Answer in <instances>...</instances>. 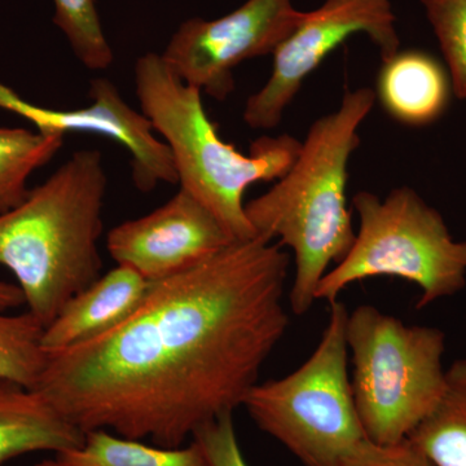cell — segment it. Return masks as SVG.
Masks as SVG:
<instances>
[{
    "instance_id": "cell-1",
    "label": "cell",
    "mask_w": 466,
    "mask_h": 466,
    "mask_svg": "<svg viewBox=\"0 0 466 466\" xmlns=\"http://www.w3.org/2000/svg\"><path fill=\"white\" fill-rule=\"evenodd\" d=\"M289 262L280 245L254 238L152 281L122 323L47 351L34 390L84 433L182 447L258 383L289 327Z\"/></svg>"
},
{
    "instance_id": "cell-2",
    "label": "cell",
    "mask_w": 466,
    "mask_h": 466,
    "mask_svg": "<svg viewBox=\"0 0 466 466\" xmlns=\"http://www.w3.org/2000/svg\"><path fill=\"white\" fill-rule=\"evenodd\" d=\"M376 99L372 88L345 92L339 109L311 125L289 171L245 205L257 238H279L280 247L293 250L296 272L289 300L299 317L317 302L321 279L354 242L346 198L349 162L360 146L359 127Z\"/></svg>"
},
{
    "instance_id": "cell-3",
    "label": "cell",
    "mask_w": 466,
    "mask_h": 466,
    "mask_svg": "<svg viewBox=\"0 0 466 466\" xmlns=\"http://www.w3.org/2000/svg\"><path fill=\"white\" fill-rule=\"evenodd\" d=\"M106 186L103 155L79 150L0 214V266L17 279L30 314L45 328L101 276Z\"/></svg>"
},
{
    "instance_id": "cell-4",
    "label": "cell",
    "mask_w": 466,
    "mask_h": 466,
    "mask_svg": "<svg viewBox=\"0 0 466 466\" xmlns=\"http://www.w3.org/2000/svg\"><path fill=\"white\" fill-rule=\"evenodd\" d=\"M134 76L140 109L170 149L180 188L208 208L233 240L257 238L245 213V191L283 177L302 143L288 134L262 137L244 155L220 139L202 92L183 82L161 55L137 58Z\"/></svg>"
},
{
    "instance_id": "cell-5",
    "label": "cell",
    "mask_w": 466,
    "mask_h": 466,
    "mask_svg": "<svg viewBox=\"0 0 466 466\" xmlns=\"http://www.w3.org/2000/svg\"><path fill=\"white\" fill-rule=\"evenodd\" d=\"M354 242L341 262L325 274L317 300H339L350 285L389 276L416 285L417 309L455 296L466 287V240L451 235L437 208L408 186L385 198L358 192Z\"/></svg>"
},
{
    "instance_id": "cell-6",
    "label": "cell",
    "mask_w": 466,
    "mask_h": 466,
    "mask_svg": "<svg viewBox=\"0 0 466 466\" xmlns=\"http://www.w3.org/2000/svg\"><path fill=\"white\" fill-rule=\"evenodd\" d=\"M346 339L352 395L368 440L406 441L446 390V334L361 305L349 311Z\"/></svg>"
},
{
    "instance_id": "cell-7",
    "label": "cell",
    "mask_w": 466,
    "mask_h": 466,
    "mask_svg": "<svg viewBox=\"0 0 466 466\" xmlns=\"http://www.w3.org/2000/svg\"><path fill=\"white\" fill-rule=\"evenodd\" d=\"M348 317L345 303H329L328 323L308 360L283 379L257 383L242 403L260 431L303 466H341L368 441L352 395Z\"/></svg>"
},
{
    "instance_id": "cell-8",
    "label": "cell",
    "mask_w": 466,
    "mask_h": 466,
    "mask_svg": "<svg viewBox=\"0 0 466 466\" xmlns=\"http://www.w3.org/2000/svg\"><path fill=\"white\" fill-rule=\"evenodd\" d=\"M363 33L379 48L382 63L400 51L390 0H325L305 12L299 25L276 48L268 81L248 99L245 124L260 130L278 127L305 79L349 38Z\"/></svg>"
},
{
    "instance_id": "cell-9",
    "label": "cell",
    "mask_w": 466,
    "mask_h": 466,
    "mask_svg": "<svg viewBox=\"0 0 466 466\" xmlns=\"http://www.w3.org/2000/svg\"><path fill=\"white\" fill-rule=\"evenodd\" d=\"M303 16L291 0H248L216 20L184 21L161 56L187 85L225 101L235 90L233 69L274 55Z\"/></svg>"
},
{
    "instance_id": "cell-10",
    "label": "cell",
    "mask_w": 466,
    "mask_h": 466,
    "mask_svg": "<svg viewBox=\"0 0 466 466\" xmlns=\"http://www.w3.org/2000/svg\"><path fill=\"white\" fill-rule=\"evenodd\" d=\"M85 108L56 110L24 100L17 92L0 82V109L32 122L43 135L94 134L109 137L125 147L131 157L135 187L142 192L159 183H177L173 156L167 143L155 135L152 124L142 112L131 108L118 88L106 78L90 82Z\"/></svg>"
},
{
    "instance_id": "cell-11",
    "label": "cell",
    "mask_w": 466,
    "mask_h": 466,
    "mask_svg": "<svg viewBox=\"0 0 466 466\" xmlns=\"http://www.w3.org/2000/svg\"><path fill=\"white\" fill-rule=\"evenodd\" d=\"M232 241L218 218L180 188L152 213L110 229L106 249L116 265L157 281L201 262Z\"/></svg>"
},
{
    "instance_id": "cell-12",
    "label": "cell",
    "mask_w": 466,
    "mask_h": 466,
    "mask_svg": "<svg viewBox=\"0 0 466 466\" xmlns=\"http://www.w3.org/2000/svg\"><path fill=\"white\" fill-rule=\"evenodd\" d=\"M152 281L137 269L116 265L94 284L67 300L45 329L42 346L57 351L108 332L137 309Z\"/></svg>"
},
{
    "instance_id": "cell-13",
    "label": "cell",
    "mask_w": 466,
    "mask_h": 466,
    "mask_svg": "<svg viewBox=\"0 0 466 466\" xmlns=\"http://www.w3.org/2000/svg\"><path fill=\"white\" fill-rule=\"evenodd\" d=\"M453 94L449 69L421 50L398 51L383 61L376 97L395 121L410 127L437 122Z\"/></svg>"
},
{
    "instance_id": "cell-14",
    "label": "cell",
    "mask_w": 466,
    "mask_h": 466,
    "mask_svg": "<svg viewBox=\"0 0 466 466\" xmlns=\"http://www.w3.org/2000/svg\"><path fill=\"white\" fill-rule=\"evenodd\" d=\"M85 433L45 395L0 382V466L33 452H64L81 446Z\"/></svg>"
},
{
    "instance_id": "cell-15",
    "label": "cell",
    "mask_w": 466,
    "mask_h": 466,
    "mask_svg": "<svg viewBox=\"0 0 466 466\" xmlns=\"http://www.w3.org/2000/svg\"><path fill=\"white\" fill-rule=\"evenodd\" d=\"M407 440L434 466H466V358L447 370L443 397Z\"/></svg>"
},
{
    "instance_id": "cell-16",
    "label": "cell",
    "mask_w": 466,
    "mask_h": 466,
    "mask_svg": "<svg viewBox=\"0 0 466 466\" xmlns=\"http://www.w3.org/2000/svg\"><path fill=\"white\" fill-rule=\"evenodd\" d=\"M61 466H208L200 447L192 441L187 447L167 449L148 446L106 429L85 433L81 446L57 453Z\"/></svg>"
},
{
    "instance_id": "cell-17",
    "label": "cell",
    "mask_w": 466,
    "mask_h": 466,
    "mask_svg": "<svg viewBox=\"0 0 466 466\" xmlns=\"http://www.w3.org/2000/svg\"><path fill=\"white\" fill-rule=\"evenodd\" d=\"M63 144L58 135L0 127V214L25 200L30 175L50 162Z\"/></svg>"
},
{
    "instance_id": "cell-18",
    "label": "cell",
    "mask_w": 466,
    "mask_h": 466,
    "mask_svg": "<svg viewBox=\"0 0 466 466\" xmlns=\"http://www.w3.org/2000/svg\"><path fill=\"white\" fill-rule=\"evenodd\" d=\"M45 329L29 311L20 315L0 311V382L35 389L47 359L42 346Z\"/></svg>"
},
{
    "instance_id": "cell-19",
    "label": "cell",
    "mask_w": 466,
    "mask_h": 466,
    "mask_svg": "<svg viewBox=\"0 0 466 466\" xmlns=\"http://www.w3.org/2000/svg\"><path fill=\"white\" fill-rule=\"evenodd\" d=\"M54 23L66 34L76 56L87 69L106 70L115 54L104 34L95 0H54Z\"/></svg>"
},
{
    "instance_id": "cell-20",
    "label": "cell",
    "mask_w": 466,
    "mask_h": 466,
    "mask_svg": "<svg viewBox=\"0 0 466 466\" xmlns=\"http://www.w3.org/2000/svg\"><path fill=\"white\" fill-rule=\"evenodd\" d=\"M440 43L453 95L466 99V0H419Z\"/></svg>"
},
{
    "instance_id": "cell-21",
    "label": "cell",
    "mask_w": 466,
    "mask_h": 466,
    "mask_svg": "<svg viewBox=\"0 0 466 466\" xmlns=\"http://www.w3.org/2000/svg\"><path fill=\"white\" fill-rule=\"evenodd\" d=\"M232 415L218 417L193 434L208 466H250L238 443Z\"/></svg>"
},
{
    "instance_id": "cell-22",
    "label": "cell",
    "mask_w": 466,
    "mask_h": 466,
    "mask_svg": "<svg viewBox=\"0 0 466 466\" xmlns=\"http://www.w3.org/2000/svg\"><path fill=\"white\" fill-rule=\"evenodd\" d=\"M341 466H434L410 441L377 444L370 440L358 447Z\"/></svg>"
},
{
    "instance_id": "cell-23",
    "label": "cell",
    "mask_w": 466,
    "mask_h": 466,
    "mask_svg": "<svg viewBox=\"0 0 466 466\" xmlns=\"http://www.w3.org/2000/svg\"><path fill=\"white\" fill-rule=\"evenodd\" d=\"M24 303H25V299H24L23 291L18 285L0 281V311L16 309Z\"/></svg>"
},
{
    "instance_id": "cell-24",
    "label": "cell",
    "mask_w": 466,
    "mask_h": 466,
    "mask_svg": "<svg viewBox=\"0 0 466 466\" xmlns=\"http://www.w3.org/2000/svg\"><path fill=\"white\" fill-rule=\"evenodd\" d=\"M35 466H61L58 464L56 460H45V461L39 462V464H36Z\"/></svg>"
}]
</instances>
